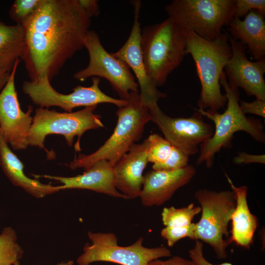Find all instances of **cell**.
<instances>
[{
  "label": "cell",
  "instance_id": "cell-32",
  "mask_svg": "<svg viewBox=\"0 0 265 265\" xmlns=\"http://www.w3.org/2000/svg\"><path fill=\"white\" fill-rule=\"evenodd\" d=\"M233 162L236 164L258 163L265 164V155H252L244 152H238L233 159Z\"/></svg>",
  "mask_w": 265,
  "mask_h": 265
},
{
  "label": "cell",
  "instance_id": "cell-16",
  "mask_svg": "<svg viewBox=\"0 0 265 265\" xmlns=\"http://www.w3.org/2000/svg\"><path fill=\"white\" fill-rule=\"evenodd\" d=\"M196 174L191 165L175 170H153L144 176L140 195L145 206H160L168 201L180 188L188 184Z\"/></svg>",
  "mask_w": 265,
  "mask_h": 265
},
{
  "label": "cell",
  "instance_id": "cell-12",
  "mask_svg": "<svg viewBox=\"0 0 265 265\" xmlns=\"http://www.w3.org/2000/svg\"><path fill=\"white\" fill-rule=\"evenodd\" d=\"M149 110L151 121L164 138L188 157L197 153L198 146L209 139L214 132L213 128L197 111L189 117L173 118L165 114L158 106Z\"/></svg>",
  "mask_w": 265,
  "mask_h": 265
},
{
  "label": "cell",
  "instance_id": "cell-30",
  "mask_svg": "<svg viewBox=\"0 0 265 265\" xmlns=\"http://www.w3.org/2000/svg\"><path fill=\"white\" fill-rule=\"evenodd\" d=\"M239 105L244 114L250 113L265 118V100L256 98V100L250 103L240 100Z\"/></svg>",
  "mask_w": 265,
  "mask_h": 265
},
{
  "label": "cell",
  "instance_id": "cell-29",
  "mask_svg": "<svg viewBox=\"0 0 265 265\" xmlns=\"http://www.w3.org/2000/svg\"><path fill=\"white\" fill-rule=\"evenodd\" d=\"M235 16L240 19L250 11L257 10L265 16V0H235Z\"/></svg>",
  "mask_w": 265,
  "mask_h": 265
},
{
  "label": "cell",
  "instance_id": "cell-14",
  "mask_svg": "<svg viewBox=\"0 0 265 265\" xmlns=\"http://www.w3.org/2000/svg\"><path fill=\"white\" fill-rule=\"evenodd\" d=\"M232 55L224 71L229 86L243 89L248 96L265 101V58L251 61L247 57L246 47L229 35Z\"/></svg>",
  "mask_w": 265,
  "mask_h": 265
},
{
  "label": "cell",
  "instance_id": "cell-33",
  "mask_svg": "<svg viewBox=\"0 0 265 265\" xmlns=\"http://www.w3.org/2000/svg\"><path fill=\"white\" fill-rule=\"evenodd\" d=\"M148 265H196L190 259L188 260L179 256H174L168 260L163 261L156 259L150 261Z\"/></svg>",
  "mask_w": 265,
  "mask_h": 265
},
{
  "label": "cell",
  "instance_id": "cell-25",
  "mask_svg": "<svg viewBox=\"0 0 265 265\" xmlns=\"http://www.w3.org/2000/svg\"><path fill=\"white\" fill-rule=\"evenodd\" d=\"M146 139L148 161L153 163L152 168L164 163L170 157L173 146L157 133L150 135Z\"/></svg>",
  "mask_w": 265,
  "mask_h": 265
},
{
  "label": "cell",
  "instance_id": "cell-3",
  "mask_svg": "<svg viewBox=\"0 0 265 265\" xmlns=\"http://www.w3.org/2000/svg\"><path fill=\"white\" fill-rule=\"evenodd\" d=\"M140 48L147 73L155 85L164 84L186 54L184 30L169 18L141 30Z\"/></svg>",
  "mask_w": 265,
  "mask_h": 265
},
{
  "label": "cell",
  "instance_id": "cell-21",
  "mask_svg": "<svg viewBox=\"0 0 265 265\" xmlns=\"http://www.w3.org/2000/svg\"><path fill=\"white\" fill-rule=\"evenodd\" d=\"M0 165L5 175L15 186L23 188L37 198L60 190L59 186L44 184L28 177L24 172V166L17 156L11 151L9 145L0 133Z\"/></svg>",
  "mask_w": 265,
  "mask_h": 265
},
{
  "label": "cell",
  "instance_id": "cell-17",
  "mask_svg": "<svg viewBox=\"0 0 265 265\" xmlns=\"http://www.w3.org/2000/svg\"><path fill=\"white\" fill-rule=\"evenodd\" d=\"M147 139L134 144L113 166L115 187L129 199L140 196L143 183V172L148 161Z\"/></svg>",
  "mask_w": 265,
  "mask_h": 265
},
{
  "label": "cell",
  "instance_id": "cell-23",
  "mask_svg": "<svg viewBox=\"0 0 265 265\" xmlns=\"http://www.w3.org/2000/svg\"><path fill=\"white\" fill-rule=\"evenodd\" d=\"M23 254L14 230L11 227L4 228L0 234V265L18 264Z\"/></svg>",
  "mask_w": 265,
  "mask_h": 265
},
{
  "label": "cell",
  "instance_id": "cell-35",
  "mask_svg": "<svg viewBox=\"0 0 265 265\" xmlns=\"http://www.w3.org/2000/svg\"><path fill=\"white\" fill-rule=\"evenodd\" d=\"M10 73L0 67V93L6 85L9 79Z\"/></svg>",
  "mask_w": 265,
  "mask_h": 265
},
{
  "label": "cell",
  "instance_id": "cell-6",
  "mask_svg": "<svg viewBox=\"0 0 265 265\" xmlns=\"http://www.w3.org/2000/svg\"><path fill=\"white\" fill-rule=\"evenodd\" d=\"M168 17L184 30L212 41L235 16V0H173L164 7Z\"/></svg>",
  "mask_w": 265,
  "mask_h": 265
},
{
  "label": "cell",
  "instance_id": "cell-8",
  "mask_svg": "<svg viewBox=\"0 0 265 265\" xmlns=\"http://www.w3.org/2000/svg\"><path fill=\"white\" fill-rule=\"evenodd\" d=\"M97 106L85 107L79 111L59 112L55 110L39 107L35 110L28 136V145L45 149L44 143L51 134L64 136L67 144L71 147L74 137L78 136L75 148L79 151L80 139L86 131L104 127L101 116L94 113Z\"/></svg>",
  "mask_w": 265,
  "mask_h": 265
},
{
  "label": "cell",
  "instance_id": "cell-34",
  "mask_svg": "<svg viewBox=\"0 0 265 265\" xmlns=\"http://www.w3.org/2000/svg\"><path fill=\"white\" fill-rule=\"evenodd\" d=\"M99 1L97 0H79V2L84 12L91 19L99 15Z\"/></svg>",
  "mask_w": 265,
  "mask_h": 265
},
{
  "label": "cell",
  "instance_id": "cell-5",
  "mask_svg": "<svg viewBox=\"0 0 265 265\" xmlns=\"http://www.w3.org/2000/svg\"><path fill=\"white\" fill-rule=\"evenodd\" d=\"M127 104L116 112L117 123L111 135L97 151L88 155H80L70 163L72 170H88L101 159L115 163L142 137L146 124L151 121L149 109L142 103L139 92L130 94Z\"/></svg>",
  "mask_w": 265,
  "mask_h": 265
},
{
  "label": "cell",
  "instance_id": "cell-15",
  "mask_svg": "<svg viewBox=\"0 0 265 265\" xmlns=\"http://www.w3.org/2000/svg\"><path fill=\"white\" fill-rule=\"evenodd\" d=\"M134 22L130 34L122 47L111 53L115 57L127 64L134 73L140 87V98L143 105L149 109L158 106V102L165 98L166 94L159 91L148 76L143 61L140 40L141 29L138 16L140 2H135Z\"/></svg>",
  "mask_w": 265,
  "mask_h": 265
},
{
  "label": "cell",
  "instance_id": "cell-18",
  "mask_svg": "<svg viewBox=\"0 0 265 265\" xmlns=\"http://www.w3.org/2000/svg\"><path fill=\"white\" fill-rule=\"evenodd\" d=\"M113 166L105 159L94 163L82 174L74 177H60L52 175H34L36 178H45L62 184L60 190L66 189H85L104 193L114 197L129 199L119 192L114 182Z\"/></svg>",
  "mask_w": 265,
  "mask_h": 265
},
{
  "label": "cell",
  "instance_id": "cell-36",
  "mask_svg": "<svg viewBox=\"0 0 265 265\" xmlns=\"http://www.w3.org/2000/svg\"><path fill=\"white\" fill-rule=\"evenodd\" d=\"M14 265H19V264H16ZM57 265H74V262L72 261H70L66 263H59Z\"/></svg>",
  "mask_w": 265,
  "mask_h": 265
},
{
  "label": "cell",
  "instance_id": "cell-1",
  "mask_svg": "<svg viewBox=\"0 0 265 265\" xmlns=\"http://www.w3.org/2000/svg\"><path fill=\"white\" fill-rule=\"evenodd\" d=\"M91 20L79 0H44L23 26L26 50L23 60L30 80H49L83 47Z\"/></svg>",
  "mask_w": 265,
  "mask_h": 265
},
{
  "label": "cell",
  "instance_id": "cell-22",
  "mask_svg": "<svg viewBox=\"0 0 265 265\" xmlns=\"http://www.w3.org/2000/svg\"><path fill=\"white\" fill-rule=\"evenodd\" d=\"M25 28L20 24L7 25L0 20V67L11 72L26 50Z\"/></svg>",
  "mask_w": 265,
  "mask_h": 265
},
{
  "label": "cell",
  "instance_id": "cell-19",
  "mask_svg": "<svg viewBox=\"0 0 265 265\" xmlns=\"http://www.w3.org/2000/svg\"><path fill=\"white\" fill-rule=\"evenodd\" d=\"M228 26L230 36L244 45L254 60L265 58L264 15L257 10H252L243 20L234 16Z\"/></svg>",
  "mask_w": 265,
  "mask_h": 265
},
{
  "label": "cell",
  "instance_id": "cell-26",
  "mask_svg": "<svg viewBox=\"0 0 265 265\" xmlns=\"http://www.w3.org/2000/svg\"><path fill=\"white\" fill-rule=\"evenodd\" d=\"M44 0H16L9 12L10 18L24 26L34 15Z\"/></svg>",
  "mask_w": 265,
  "mask_h": 265
},
{
  "label": "cell",
  "instance_id": "cell-28",
  "mask_svg": "<svg viewBox=\"0 0 265 265\" xmlns=\"http://www.w3.org/2000/svg\"><path fill=\"white\" fill-rule=\"evenodd\" d=\"M188 156L179 149L173 146L169 158L163 163L153 168V170H171L179 169L187 166Z\"/></svg>",
  "mask_w": 265,
  "mask_h": 265
},
{
  "label": "cell",
  "instance_id": "cell-4",
  "mask_svg": "<svg viewBox=\"0 0 265 265\" xmlns=\"http://www.w3.org/2000/svg\"><path fill=\"white\" fill-rule=\"evenodd\" d=\"M220 84L224 88L227 98V106L224 112L219 113L218 111L195 109L215 125L212 137L201 144L200 155L196 161L197 165L205 162L208 168L212 167L215 154L222 148L232 147L234 134L238 132H246L258 142H265L263 124L258 119L247 118L242 112L239 105L238 89L229 85L224 71L220 77Z\"/></svg>",
  "mask_w": 265,
  "mask_h": 265
},
{
  "label": "cell",
  "instance_id": "cell-7",
  "mask_svg": "<svg viewBox=\"0 0 265 265\" xmlns=\"http://www.w3.org/2000/svg\"><path fill=\"white\" fill-rule=\"evenodd\" d=\"M194 197L200 205L202 212L196 223L195 240L209 244L218 259H226V248L232 242L228 228L236 205L234 191L203 188L195 191Z\"/></svg>",
  "mask_w": 265,
  "mask_h": 265
},
{
  "label": "cell",
  "instance_id": "cell-13",
  "mask_svg": "<svg viewBox=\"0 0 265 265\" xmlns=\"http://www.w3.org/2000/svg\"><path fill=\"white\" fill-rule=\"evenodd\" d=\"M20 60H18L9 79L0 93V133L14 150L27 148L28 136L33 118V107L28 105L26 112L22 110L15 86V76Z\"/></svg>",
  "mask_w": 265,
  "mask_h": 265
},
{
  "label": "cell",
  "instance_id": "cell-10",
  "mask_svg": "<svg viewBox=\"0 0 265 265\" xmlns=\"http://www.w3.org/2000/svg\"><path fill=\"white\" fill-rule=\"evenodd\" d=\"M83 46L88 53L87 66L74 74L73 77L83 81L89 77H101L109 81L120 99L127 100L132 92H138V85L126 63L109 53L101 43L98 34L88 30Z\"/></svg>",
  "mask_w": 265,
  "mask_h": 265
},
{
  "label": "cell",
  "instance_id": "cell-2",
  "mask_svg": "<svg viewBox=\"0 0 265 265\" xmlns=\"http://www.w3.org/2000/svg\"><path fill=\"white\" fill-rule=\"evenodd\" d=\"M186 37V54L195 63L201 90L197 103L199 108L218 111L227 103L220 90V79L232 55L229 34L222 33L212 41L207 40L190 30H184Z\"/></svg>",
  "mask_w": 265,
  "mask_h": 265
},
{
  "label": "cell",
  "instance_id": "cell-20",
  "mask_svg": "<svg viewBox=\"0 0 265 265\" xmlns=\"http://www.w3.org/2000/svg\"><path fill=\"white\" fill-rule=\"evenodd\" d=\"M225 176L236 198V205L232 214V228L231 242L246 249L250 248L258 226V218L249 208L247 201L248 187L245 186H236L225 173Z\"/></svg>",
  "mask_w": 265,
  "mask_h": 265
},
{
  "label": "cell",
  "instance_id": "cell-27",
  "mask_svg": "<svg viewBox=\"0 0 265 265\" xmlns=\"http://www.w3.org/2000/svg\"><path fill=\"white\" fill-rule=\"evenodd\" d=\"M196 223L183 227L166 226L160 231L161 236L167 241L169 247H172L178 241L185 238L195 240Z\"/></svg>",
  "mask_w": 265,
  "mask_h": 265
},
{
  "label": "cell",
  "instance_id": "cell-11",
  "mask_svg": "<svg viewBox=\"0 0 265 265\" xmlns=\"http://www.w3.org/2000/svg\"><path fill=\"white\" fill-rule=\"evenodd\" d=\"M100 79L92 77V85L89 87L78 85L69 94L57 92L51 85L47 76L33 81H25L22 85L23 92L27 95L33 103L41 107L48 108L56 106L67 112L77 107L97 106L101 103H110L122 107L127 100L118 99L107 95L99 87Z\"/></svg>",
  "mask_w": 265,
  "mask_h": 265
},
{
  "label": "cell",
  "instance_id": "cell-31",
  "mask_svg": "<svg viewBox=\"0 0 265 265\" xmlns=\"http://www.w3.org/2000/svg\"><path fill=\"white\" fill-rule=\"evenodd\" d=\"M189 257L196 265H233L228 262L219 265H213L208 261L203 255V244L200 240H196L193 248L188 251Z\"/></svg>",
  "mask_w": 265,
  "mask_h": 265
},
{
  "label": "cell",
  "instance_id": "cell-9",
  "mask_svg": "<svg viewBox=\"0 0 265 265\" xmlns=\"http://www.w3.org/2000/svg\"><path fill=\"white\" fill-rule=\"evenodd\" d=\"M88 237L92 243L85 245L83 253L77 260L79 265H89L98 261L121 265H148L151 261L171 256L170 250L166 247H144L142 238L131 245L121 246L118 245L116 235L112 233L89 231Z\"/></svg>",
  "mask_w": 265,
  "mask_h": 265
},
{
  "label": "cell",
  "instance_id": "cell-24",
  "mask_svg": "<svg viewBox=\"0 0 265 265\" xmlns=\"http://www.w3.org/2000/svg\"><path fill=\"white\" fill-rule=\"evenodd\" d=\"M201 212V207L195 206L193 203L180 208L165 207L161 213L162 221L165 227L185 226L191 224L194 216Z\"/></svg>",
  "mask_w": 265,
  "mask_h": 265
}]
</instances>
